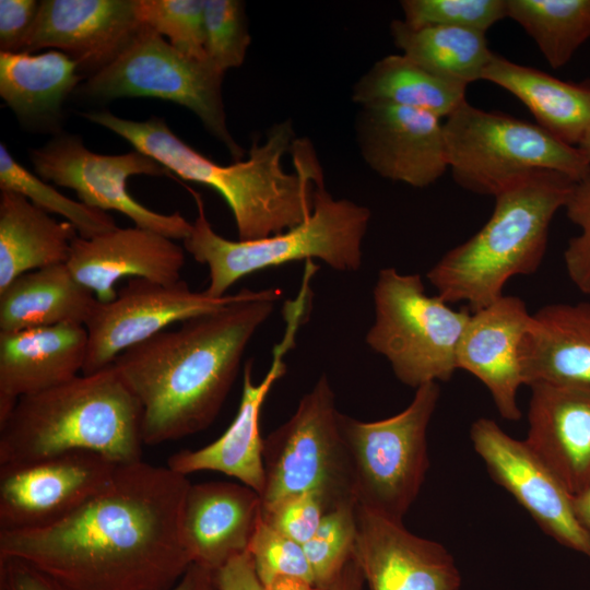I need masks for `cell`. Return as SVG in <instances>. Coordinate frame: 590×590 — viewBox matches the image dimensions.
Masks as SVG:
<instances>
[{"instance_id": "obj_33", "label": "cell", "mask_w": 590, "mask_h": 590, "mask_svg": "<svg viewBox=\"0 0 590 590\" xmlns=\"http://www.w3.org/2000/svg\"><path fill=\"white\" fill-rule=\"evenodd\" d=\"M0 190L17 192L47 213L66 217L83 238H92L117 227L106 211L66 197L27 170L10 154L4 143L0 144Z\"/></svg>"}, {"instance_id": "obj_15", "label": "cell", "mask_w": 590, "mask_h": 590, "mask_svg": "<svg viewBox=\"0 0 590 590\" xmlns=\"http://www.w3.org/2000/svg\"><path fill=\"white\" fill-rule=\"evenodd\" d=\"M118 465L87 451L0 465V530H27L67 517L111 481Z\"/></svg>"}, {"instance_id": "obj_25", "label": "cell", "mask_w": 590, "mask_h": 590, "mask_svg": "<svg viewBox=\"0 0 590 590\" xmlns=\"http://www.w3.org/2000/svg\"><path fill=\"white\" fill-rule=\"evenodd\" d=\"M523 384L590 387V302L553 303L532 314L520 346Z\"/></svg>"}, {"instance_id": "obj_21", "label": "cell", "mask_w": 590, "mask_h": 590, "mask_svg": "<svg viewBox=\"0 0 590 590\" xmlns=\"http://www.w3.org/2000/svg\"><path fill=\"white\" fill-rule=\"evenodd\" d=\"M532 321L526 303L504 294L471 312L458 349V369L475 376L489 391L499 415L518 421V391L524 385L520 346Z\"/></svg>"}, {"instance_id": "obj_45", "label": "cell", "mask_w": 590, "mask_h": 590, "mask_svg": "<svg viewBox=\"0 0 590 590\" xmlns=\"http://www.w3.org/2000/svg\"><path fill=\"white\" fill-rule=\"evenodd\" d=\"M364 582L363 571L353 556L328 590H363Z\"/></svg>"}, {"instance_id": "obj_42", "label": "cell", "mask_w": 590, "mask_h": 590, "mask_svg": "<svg viewBox=\"0 0 590 590\" xmlns=\"http://www.w3.org/2000/svg\"><path fill=\"white\" fill-rule=\"evenodd\" d=\"M0 590H72L25 559L0 555Z\"/></svg>"}, {"instance_id": "obj_11", "label": "cell", "mask_w": 590, "mask_h": 590, "mask_svg": "<svg viewBox=\"0 0 590 590\" xmlns=\"http://www.w3.org/2000/svg\"><path fill=\"white\" fill-rule=\"evenodd\" d=\"M224 73L208 59L181 54L143 24L129 46L80 84L76 92L97 102L155 97L185 106L237 162L244 150L227 128L222 96Z\"/></svg>"}, {"instance_id": "obj_19", "label": "cell", "mask_w": 590, "mask_h": 590, "mask_svg": "<svg viewBox=\"0 0 590 590\" xmlns=\"http://www.w3.org/2000/svg\"><path fill=\"white\" fill-rule=\"evenodd\" d=\"M355 512L353 556L370 590H459L460 571L442 544L357 504Z\"/></svg>"}, {"instance_id": "obj_47", "label": "cell", "mask_w": 590, "mask_h": 590, "mask_svg": "<svg viewBox=\"0 0 590 590\" xmlns=\"http://www.w3.org/2000/svg\"><path fill=\"white\" fill-rule=\"evenodd\" d=\"M577 148L580 150V152L583 154L590 165V127L588 128L586 134L583 135Z\"/></svg>"}, {"instance_id": "obj_6", "label": "cell", "mask_w": 590, "mask_h": 590, "mask_svg": "<svg viewBox=\"0 0 590 590\" xmlns=\"http://www.w3.org/2000/svg\"><path fill=\"white\" fill-rule=\"evenodd\" d=\"M198 215L185 249L209 268L208 296L221 298L238 280L267 268L292 261L320 259L338 271H356L370 211L346 199H333L323 180L315 190L314 209L298 225L255 240H229L214 232L201 196L189 190Z\"/></svg>"}, {"instance_id": "obj_36", "label": "cell", "mask_w": 590, "mask_h": 590, "mask_svg": "<svg viewBox=\"0 0 590 590\" xmlns=\"http://www.w3.org/2000/svg\"><path fill=\"white\" fill-rule=\"evenodd\" d=\"M251 36L239 0H204V49L206 58L225 72L240 67Z\"/></svg>"}, {"instance_id": "obj_20", "label": "cell", "mask_w": 590, "mask_h": 590, "mask_svg": "<svg viewBox=\"0 0 590 590\" xmlns=\"http://www.w3.org/2000/svg\"><path fill=\"white\" fill-rule=\"evenodd\" d=\"M184 264V249L174 239L138 226L116 227L92 238L79 235L67 261L73 276L101 303L116 298L115 286L123 278L178 282Z\"/></svg>"}, {"instance_id": "obj_2", "label": "cell", "mask_w": 590, "mask_h": 590, "mask_svg": "<svg viewBox=\"0 0 590 590\" xmlns=\"http://www.w3.org/2000/svg\"><path fill=\"white\" fill-rule=\"evenodd\" d=\"M281 295L279 288L241 290L234 302L116 357L114 367L142 406L144 445L181 439L215 421L249 341Z\"/></svg>"}, {"instance_id": "obj_29", "label": "cell", "mask_w": 590, "mask_h": 590, "mask_svg": "<svg viewBox=\"0 0 590 590\" xmlns=\"http://www.w3.org/2000/svg\"><path fill=\"white\" fill-rule=\"evenodd\" d=\"M78 236L70 222H58L24 196L1 190L0 290L23 273L67 263Z\"/></svg>"}, {"instance_id": "obj_8", "label": "cell", "mask_w": 590, "mask_h": 590, "mask_svg": "<svg viewBox=\"0 0 590 590\" xmlns=\"http://www.w3.org/2000/svg\"><path fill=\"white\" fill-rule=\"evenodd\" d=\"M375 321L366 343L389 362L398 380L417 389L448 381L458 370V349L469 308L453 309L429 296L420 274L381 269L373 292Z\"/></svg>"}, {"instance_id": "obj_34", "label": "cell", "mask_w": 590, "mask_h": 590, "mask_svg": "<svg viewBox=\"0 0 590 590\" xmlns=\"http://www.w3.org/2000/svg\"><path fill=\"white\" fill-rule=\"evenodd\" d=\"M355 505V502H350L328 511L314 535L303 544L317 590H328L353 557Z\"/></svg>"}, {"instance_id": "obj_7", "label": "cell", "mask_w": 590, "mask_h": 590, "mask_svg": "<svg viewBox=\"0 0 590 590\" xmlns=\"http://www.w3.org/2000/svg\"><path fill=\"white\" fill-rule=\"evenodd\" d=\"M448 166L453 181L476 194L495 196L534 170L562 173L575 182L590 174L577 146L536 123L463 102L444 122Z\"/></svg>"}, {"instance_id": "obj_37", "label": "cell", "mask_w": 590, "mask_h": 590, "mask_svg": "<svg viewBox=\"0 0 590 590\" xmlns=\"http://www.w3.org/2000/svg\"><path fill=\"white\" fill-rule=\"evenodd\" d=\"M248 552L266 590L281 580H291L316 589L303 545L283 535L262 519Z\"/></svg>"}, {"instance_id": "obj_10", "label": "cell", "mask_w": 590, "mask_h": 590, "mask_svg": "<svg viewBox=\"0 0 590 590\" xmlns=\"http://www.w3.org/2000/svg\"><path fill=\"white\" fill-rule=\"evenodd\" d=\"M340 413L333 389L322 375L294 414L264 438L261 512L283 498L308 492L321 495L331 509L355 502Z\"/></svg>"}, {"instance_id": "obj_35", "label": "cell", "mask_w": 590, "mask_h": 590, "mask_svg": "<svg viewBox=\"0 0 590 590\" xmlns=\"http://www.w3.org/2000/svg\"><path fill=\"white\" fill-rule=\"evenodd\" d=\"M135 15L181 54L208 59L204 49V0H135Z\"/></svg>"}, {"instance_id": "obj_39", "label": "cell", "mask_w": 590, "mask_h": 590, "mask_svg": "<svg viewBox=\"0 0 590 590\" xmlns=\"http://www.w3.org/2000/svg\"><path fill=\"white\" fill-rule=\"evenodd\" d=\"M563 209L579 229L564 250L565 269L574 285L590 295V174L574 182Z\"/></svg>"}, {"instance_id": "obj_28", "label": "cell", "mask_w": 590, "mask_h": 590, "mask_svg": "<svg viewBox=\"0 0 590 590\" xmlns=\"http://www.w3.org/2000/svg\"><path fill=\"white\" fill-rule=\"evenodd\" d=\"M97 303L67 263L30 271L0 290V332L66 323L85 326Z\"/></svg>"}, {"instance_id": "obj_18", "label": "cell", "mask_w": 590, "mask_h": 590, "mask_svg": "<svg viewBox=\"0 0 590 590\" xmlns=\"http://www.w3.org/2000/svg\"><path fill=\"white\" fill-rule=\"evenodd\" d=\"M356 134L365 163L379 176L425 188L447 169L441 118L390 104L362 106Z\"/></svg>"}, {"instance_id": "obj_9", "label": "cell", "mask_w": 590, "mask_h": 590, "mask_svg": "<svg viewBox=\"0 0 590 590\" xmlns=\"http://www.w3.org/2000/svg\"><path fill=\"white\" fill-rule=\"evenodd\" d=\"M440 396L438 382L418 387L400 413L362 422L340 413L350 453L357 505L403 522L429 467L427 429Z\"/></svg>"}, {"instance_id": "obj_43", "label": "cell", "mask_w": 590, "mask_h": 590, "mask_svg": "<svg viewBox=\"0 0 590 590\" xmlns=\"http://www.w3.org/2000/svg\"><path fill=\"white\" fill-rule=\"evenodd\" d=\"M214 578L220 590H266L248 551L215 570Z\"/></svg>"}, {"instance_id": "obj_12", "label": "cell", "mask_w": 590, "mask_h": 590, "mask_svg": "<svg viewBox=\"0 0 590 590\" xmlns=\"http://www.w3.org/2000/svg\"><path fill=\"white\" fill-rule=\"evenodd\" d=\"M30 158L39 178L74 190L82 203L98 210H115L135 226L174 240H185L192 228L179 212L162 214L139 203L128 192L132 175L172 176L151 156L134 150L119 155L90 151L76 134L56 133L44 146L33 149Z\"/></svg>"}, {"instance_id": "obj_44", "label": "cell", "mask_w": 590, "mask_h": 590, "mask_svg": "<svg viewBox=\"0 0 590 590\" xmlns=\"http://www.w3.org/2000/svg\"><path fill=\"white\" fill-rule=\"evenodd\" d=\"M167 590H220V588L214 571L192 563L181 578Z\"/></svg>"}, {"instance_id": "obj_41", "label": "cell", "mask_w": 590, "mask_h": 590, "mask_svg": "<svg viewBox=\"0 0 590 590\" xmlns=\"http://www.w3.org/2000/svg\"><path fill=\"white\" fill-rule=\"evenodd\" d=\"M40 1H0V48L4 52H20L35 21Z\"/></svg>"}, {"instance_id": "obj_40", "label": "cell", "mask_w": 590, "mask_h": 590, "mask_svg": "<svg viewBox=\"0 0 590 590\" xmlns=\"http://www.w3.org/2000/svg\"><path fill=\"white\" fill-rule=\"evenodd\" d=\"M324 498L314 492L281 499L261 512V519L291 540L305 544L330 511Z\"/></svg>"}, {"instance_id": "obj_32", "label": "cell", "mask_w": 590, "mask_h": 590, "mask_svg": "<svg viewBox=\"0 0 590 590\" xmlns=\"http://www.w3.org/2000/svg\"><path fill=\"white\" fill-rule=\"evenodd\" d=\"M507 17L535 42L553 69L590 38V0H507Z\"/></svg>"}, {"instance_id": "obj_22", "label": "cell", "mask_w": 590, "mask_h": 590, "mask_svg": "<svg viewBox=\"0 0 590 590\" xmlns=\"http://www.w3.org/2000/svg\"><path fill=\"white\" fill-rule=\"evenodd\" d=\"M529 387L524 441L575 496L590 484V387L550 382Z\"/></svg>"}, {"instance_id": "obj_31", "label": "cell", "mask_w": 590, "mask_h": 590, "mask_svg": "<svg viewBox=\"0 0 590 590\" xmlns=\"http://www.w3.org/2000/svg\"><path fill=\"white\" fill-rule=\"evenodd\" d=\"M390 34L402 55L439 78L467 86L482 80L494 54L484 33L467 28L411 27L393 20Z\"/></svg>"}, {"instance_id": "obj_23", "label": "cell", "mask_w": 590, "mask_h": 590, "mask_svg": "<svg viewBox=\"0 0 590 590\" xmlns=\"http://www.w3.org/2000/svg\"><path fill=\"white\" fill-rule=\"evenodd\" d=\"M261 520L260 495L229 481L190 484L181 509V536L193 564L212 571L248 551Z\"/></svg>"}, {"instance_id": "obj_27", "label": "cell", "mask_w": 590, "mask_h": 590, "mask_svg": "<svg viewBox=\"0 0 590 590\" xmlns=\"http://www.w3.org/2000/svg\"><path fill=\"white\" fill-rule=\"evenodd\" d=\"M83 78L59 50L0 52V95L24 126L56 132L62 105Z\"/></svg>"}, {"instance_id": "obj_24", "label": "cell", "mask_w": 590, "mask_h": 590, "mask_svg": "<svg viewBox=\"0 0 590 590\" xmlns=\"http://www.w3.org/2000/svg\"><path fill=\"white\" fill-rule=\"evenodd\" d=\"M87 343L85 326L76 323L0 332V422L20 398L82 373Z\"/></svg>"}, {"instance_id": "obj_14", "label": "cell", "mask_w": 590, "mask_h": 590, "mask_svg": "<svg viewBox=\"0 0 590 590\" xmlns=\"http://www.w3.org/2000/svg\"><path fill=\"white\" fill-rule=\"evenodd\" d=\"M237 297L238 293L213 298L193 292L182 280L163 284L130 279L114 300L98 302L86 322L88 343L81 374L110 366L120 353L170 324L214 311Z\"/></svg>"}, {"instance_id": "obj_1", "label": "cell", "mask_w": 590, "mask_h": 590, "mask_svg": "<svg viewBox=\"0 0 590 590\" xmlns=\"http://www.w3.org/2000/svg\"><path fill=\"white\" fill-rule=\"evenodd\" d=\"M188 476L143 460L49 526L0 530V555L27 560L72 590H167L192 564L181 536Z\"/></svg>"}, {"instance_id": "obj_5", "label": "cell", "mask_w": 590, "mask_h": 590, "mask_svg": "<svg viewBox=\"0 0 590 590\" xmlns=\"http://www.w3.org/2000/svg\"><path fill=\"white\" fill-rule=\"evenodd\" d=\"M574 180L540 169L508 184L494 196L488 221L464 243L447 251L427 272L448 304L465 303L471 312L504 295L506 283L541 266L555 213L563 209Z\"/></svg>"}, {"instance_id": "obj_26", "label": "cell", "mask_w": 590, "mask_h": 590, "mask_svg": "<svg viewBox=\"0 0 590 590\" xmlns=\"http://www.w3.org/2000/svg\"><path fill=\"white\" fill-rule=\"evenodd\" d=\"M516 96L536 125L556 139L578 146L590 127V80L569 82L493 54L482 73Z\"/></svg>"}, {"instance_id": "obj_13", "label": "cell", "mask_w": 590, "mask_h": 590, "mask_svg": "<svg viewBox=\"0 0 590 590\" xmlns=\"http://www.w3.org/2000/svg\"><path fill=\"white\" fill-rule=\"evenodd\" d=\"M311 278L304 274L296 298L284 305L285 332L274 345L271 366L259 384L252 380V361L245 363L240 402L231 425L216 440L202 448L173 453L167 459L169 469L185 476L201 471L223 473L261 495L266 483L261 409L272 386L286 373L284 357L294 347L298 329L308 317Z\"/></svg>"}, {"instance_id": "obj_46", "label": "cell", "mask_w": 590, "mask_h": 590, "mask_svg": "<svg viewBox=\"0 0 590 590\" xmlns=\"http://www.w3.org/2000/svg\"><path fill=\"white\" fill-rule=\"evenodd\" d=\"M573 507L576 518L590 542V484L585 491L573 496Z\"/></svg>"}, {"instance_id": "obj_4", "label": "cell", "mask_w": 590, "mask_h": 590, "mask_svg": "<svg viewBox=\"0 0 590 590\" xmlns=\"http://www.w3.org/2000/svg\"><path fill=\"white\" fill-rule=\"evenodd\" d=\"M142 406L111 364L22 397L0 422V465L75 451L142 460Z\"/></svg>"}, {"instance_id": "obj_17", "label": "cell", "mask_w": 590, "mask_h": 590, "mask_svg": "<svg viewBox=\"0 0 590 590\" xmlns=\"http://www.w3.org/2000/svg\"><path fill=\"white\" fill-rule=\"evenodd\" d=\"M142 26L135 0H44L20 52L62 51L90 78L111 63Z\"/></svg>"}, {"instance_id": "obj_16", "label": "cell", "mask_w": 590, "mask_h": 590, "mask_svg": "<svg viewBox=\"0 0 590 590\" xmlns=\"http://www.w3.org/2000/svg\"><path fill=\"white\" fill-rule=\"evenodd\" d=\"M470 439L494 482L511 494L545 534L590 558V542L576 518L573 495L524 440L512 438L486 417L472 423Z\"/></svg>"}, {"instance_id": "obj_30", "label": "cell", "mask_w": 590, "mask_h": 590, "mask_svg": "<svg viewBox=\"0 0 590 590\" xmlns=\"http://www.w3.org/2000/svg\"><path fill=\"white\" fill-rule=\"evenodd\" d=\"M467 85L439 78L400 55L376 61L353 86L361 106L390 104L421 109L447 118L465 102Z\"/></svg>"}, {"instance_id": "obj_38", "label": "cell", "mask_w": 590, "mask_h": 590, "mask_svg": "<svg viewBox=\"0 0 590 590\" xmlns=\"http://www.w3.org/2000/svg\"><path fill=\"white\" fill-rule=\"evenodd\" d=\"M411 27L449 26L484 33L507 17V0H402Z\"/></svg>"}, {"instance_id": "obj_3", "label": "cell", "mask_w": 590, "mask_h": 590, "mask_svg": "<svg viewBox=\"0 0 590 590\" xmlns=\"http://www.w3.org/2000/svg\"><path fill=\"white\" fill-rule=\"evenodd\" d=\"M123 138L185 180L216 190L229 206L239 240H255L292 228L314 209L323 180L311 143L295 137L292 121L274 125L246 161L220 165L179 139L163 118L134 121L107 110L82 114Z\"/></svg>"}]
</instances>
